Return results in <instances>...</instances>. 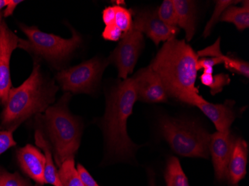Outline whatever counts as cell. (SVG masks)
<instances>
[{
  "label": "cell",
  "mask_w": 249,
  "mask_h": 186,
  "mask_svg": "<svg viewBox=\"0 0 249 186\" xmlns=\"http://www.w3.org/2000/svg\"><path fill=\"white\" fill-rule=\"evenodd\" d=\"M16 145V142L14 139L13 132L0 129V156Z\"/></svg>",
  "instance_id": "cell-27"
},
{
  "label": "cell",
  "mask_w": 249,
  "mask_h": 186,
  "mask_svg": "<svg viewBox=\"0 0 249 186\" xmlns=\"http://www.w3.org/2000/svg\"><path fill=\"white\" fill-rule=\"evenodd\" d=\"M249 147L242 138L235 139L231 156L228 166L227 178L229 186H238L246 177Z\"/></svg>",
  "instance_id": "cell-15"
},
{
  "label": "cell",
  "mask_w": 249,
  "mask_h": 186,
  "mask_svg": "<svg viewBox=\"0 0 249 186\" xmlns=\"http://www.w3.org/2000/svg\"><path fill=\"white\" fill-rule=\"evenodd\" d=\"M133 79L140 100L147 103H160L167 101V93L161 80L150 67L138 71Z\"/></svg>",
  "instance_id": "cell-12"
},
{
  "label": "cell",
  "mask_w": 249,
  "mask_h": 186,
  "mask_svg": "<svg viewBox=\"0 0 249 186\" xmlns=\"http://www.w3.org/2000/svg\"><path fill=\"white\" fill-rule=\"evenodd\" d=\"M143 46V34L132 25L123 34L120 43L110 56V62L117 67L120 78L127 79L132 73Z\"/></svg>",
  "instance_id": "cell-8"
},
{
  "label": "cell",
  "mask_w": 249,
  "mask_h": 186,
  "mask_svg": "<svg viewBox=\"0 0 249 186\" xmlns=\"http://www.w3.org/2000/svg\"><path fill=\"white\" fill-rule=\"evenodd\" d=\"M19 37L10 30L5 21L0 25V100L5 104L12 87L10 75L11 54L18 48Z\"/></svg>",
  "instance_id": "cell-9"
},
{
  "label": "cell",
  "mask_w": 249,
  "mask_h": 186,
  "mask_svg": "<svg viewBox=\"0 0 249 186\" xmlns=\"http://www.w3.org/2000/svg\"><path fill=\"white\" fill-rule=\"evenodd\" d=\"M233 102L226 101L224 103L216 104L204 100L197 103L198 107L205 116L213 123L219 132L230 131L232 123L234 121L235 115L233 110Z\"/></svg>",
  "instance_id": "cell-14"
},
{
  "label": "cell",
  "mask_w": 249,
  "mask_h": 186,
  "mask_svg": "<svg viewBox=\"0 0 249 186\" xmlns=\"http://www.w3.org/2000/svg\"><path fill=\"white\" fill-rule=\"evenodd\" d=\"M103 19L106 26L114 24L115 19V9L114 6H109L106 8L103 12Z\"/></svg>",
  "instance_id": "cell-31"
},
{
  "label": "cell",
  "mask_w": 249,
  "mask_h": 186,
  "mask_svg": "<svg viewBox=\"0 0 249 186\" xmlns=\"http://www.w3.org/2000/svg\"><path fill=\"white\" fill-rule=\"evenodd\" d=\"M107 64L93 58L58 72L56 79L64 92L91 93L96 89Z\"/></svg>",
  "instance_id": "cell-7"
},
{
  "label": "cell",
  "mask_w": 249,
  "mask_h": 186,
  "mask_svg": "<svg viewBox=\"0 0 249 186\" xmlns=\"http://www.w3.org/2000/svg\"><path fill=\"white\" fill-rule=\"evenodd\" d=\"M123 34V32L115 25L113 24L106 26L103 32V37L109 41H118L121 39Z\"/></svg>",
  "instance_id": "cell-29"
},
{
  "label": "cell",
  "mask_w": 249,
  "mask_h": 186,
  "mask_svg": "<svg viewBox=\"0 0 249 186\" xmlns=\"http://www.w3.org/2000/svg\"><path fill=\"white\" fill-rule=\"evenodd\" d=\"M158 17L168 26L178 27L177 15L173 0H164L157 11Z\"/></svg>",
  "instance_id": "cell-23"
},
{
  "label": "cell",
  "mask_w": 249,
  "mask_h": 186,
  "mask_svg": "<svg viewBox=\"0 0 249 186\" xmlns=\"http://www.w3.org/2000/svg\"><path fill=\"white\" fill-rule=\"evenodd\" d=\"M213 77V75L212 74L203 73L200 77V81H201L203 85L209 87L212 84Z\"/></svg>",
  "instance_id": "cell-33"
},
{
  "label": "cell",
  "mask_w": 249,
  "mask_h": 186,
  "mask_svg": "<svg viewBox=\"0 0 249 186\" xmlns=\"http://www.w3.org/2000/svg\"><path fill=\"white\" fill-rule=\"evenodd\" d=\"M58 172L62 186H84L75 168L74 159L64 161Z\"/></svg>",
  "instance_id": "cell-21"
},
{
  "label": "cell",
  "mask_w": 249,
  "mask_h": 186,
  "mask_svg": "<svg viewBox=\"0 0 249 186\" xmlns=\"http://www.w3.org/2000/svg\"><path fill=\"white\" fill-rule=\"evenodd\" d=\"M0 186H33L18 172L11 173L0 168Z\"/></svg>",
  "instance_id": "cell-25"
},
{
  "label": "cell",
  "mask_w": 249,
  "mask_h": 186,
  "mask_svg": "<svg viewBox=\"0 0 249 186\" xmlns=\"http://www.w3.org/2000/svg\"><path fill=\"white\" fill-rule=\"evenodd\" d=\"M2 16H3V13H2V11H0V25H1V22H2Z\"/></svg>",
  "instance_id": "cell-35"
},
{
  "label": "cell",
  "mask_w": 249,
  "mask_h": 186,
  "mask_svg": "<svg viewBox=\"0 0 249 186\" xmlns=\"http://www.w3.org/2000/svg\"><path fill=\"white\" fill-rule=\"evenodd\" d=\"M198 61L196 52L185 40L173 38L165 42L149 67L161 80L167 96L196 106L205 100L195 86Z\"/></svg>",
  "instance_id": "cell-1"
},
{
  "label": "cell",
  "mask_w": 249,
  "mask_h": 186,
  "mask_svg": "<svg viewBox=\"0 0 249 186\" xmlns=\"http://www.w3.org/2000/svg\"><path fill=\"white\" fill-rule=\"evenodd\" d=\"M17 157L23 173L40 186L45 184L44 172L46 156L32 145L19 148Z\"/></svg>",
  "instance_id": "cell-13"
},
{
  "label": "cell",
  "mask_w": 249,
  "mask_h": 186,
  "mask_svg": "<svg viewBox=\"0 0 249 186\" xmlns=\"http://www.w3.org/2000/svg\"><path fill=\"white\" fill-rule=\"evenodd\" d=\"M36 143L40 149L43 150L46 156V166H45L44 179L45 184L52 185L54 186H62L58 177V172L56 169L53 160L52 148L50 143L47 142L41 131H36Z\"/></svg>",
  "instance_id": "cell-18"
},
{
  "label": "cell",
  "mask_w": 249,
  "mask_h": 186,
  "mask_svg": "<svg viewBox=\"0 0 249 186\" xmlns=\"http://www.w3.org/2000/svg\"><path fill=\"white\" fill-rule=\"evenodd\" d=\"M76 169L84 186H99L96 180L92 177L91 174L82 165L78 164Z\"/></svg>",
  "instance_id": "cell-30"
},
{
  "label": "cell",
  "mask_w": 249,
  "mask_h": 186,
  "mask_svg": "<svg viewBox=\"0 0 249 186\" xmlns=\"http://www.w3.org/2000/svg\"><path fill=\"white\" fill-rule=\"evenodd\" d=\"M238 2L239 1H233V0H219V1H216V5H215L213 13L211 19L207 23L205 31H204V33H203V36H204L205 38H207L211 34L213 28L217 23L218 21H219L222 14L224 13V11L227 9L229 7L231 6L233 4L238 3Z\"/></svg>",
  "instance_id": "cell-22"
},
{
  "label": "cell",
  "mask_w": 249,
  "mask_h": 186,
  "mask_svg": "<svg viewBox=\"0 0 249 186\" xmlns=\"http://www.w3.org/2000/svg\"><path fill=\"white\" fill-rule=\"evenodd\" d=\"M20 2H22V0H19V1H18V0H10L9 3L5 7V11H4L3 12V16L5 17H8L13 15L15 8H17V6H18Z\"/></svg>",
  "instance_id": "cell-32"
},
{
  "label": "cell",
  "mask_w": 249,
  "mask_h": 186,
  "mask_svg": "<svg viewBox=\"0 0 249 186\" xmlns=\"http://www.w3.org/2000/svg\"><path fill=\"white\" fill-rule=\"evenodd\" d=\"M219 21L230 22L236 26L237 30L243 31L249 27V1H246L242 7H229L224 11Z\"/></svg>",
  "instance_id": "cell-19"
},
{
  "label": "cell",
  "mask_w": 249,
  "mask_h": 186,
  "mask_svg": "<svg viewBox=\"0 0 249 186\" xmlns=\"http://www.w3.org/2000/svg\"><path fill=\"white\" fill-rule=\"evenodd\" d=\"M133 26L141 33L145 34L156 46L160 42L176 38L179 33L178 27H172L160 20L157 11H142L137 14Z\"/></svg>",
  "instance_id": "cell-10"
},
{
  "label": "cell",
  "mask_w": 249,
  "mask_h": 186,
  "mask_svg": "<svg viewBox=\"0 0 249 186\" xmlns=\"http://www.w3.org/2000/svg\"><path fill=\"white\" fill-rule=\"evenodd\" d=\"M27 40L19 38L18 48L29 51L47 61L58 64L67 60L82 43V37L72 31V37L63 38L39 30L36 26L20 25Z\"/></svg>",
  "instance_id": "cell-6"
},
{
  "label": "cell",
  "mask_w": 249,
  "mask_h": 186,
  "mask_svg": "<svg viewBox=\"0 0 249 186\" xmlns=\"http://www.w3.org/2000/svg\"><path fill=\"white\" fill-rule=\"evenodd\" d=\"M222 59L219 57H212V58H203L198 60L197 63V70L204 68V73L213 74V67L219 64H222Z\"/></svg>",
  "instance_id": "cell-28"
},
{
  "label": "cell",
  "mask_w": 249,
  "mask_h": 186,
  "mask_svg": "<svg viewBox=\"0 0 249 186\" xmlns=\"http://www.w3.org/2000/svg\"><path fill=\"white\" fill-rule=\"evenodd\" d=\"M160 130L172 149L180 156L208 158L211 135L197 123L163 117Z\"/></svg>",
  "instance_id": "cell-5"
},
{
  "label": "cell",
  "mask_w": 249,
  "mask_h": 186,
  "mask_svg": "<svg viewBox=\"0 0 249 186\" xmlns=\"http://www.w3.org/2000/svg\"><path fill=\"white\" fill-rule=\"evenodd\" d=\"M115 9V19L114 25L121 31L125 33L131 29L132 26V14L131 10L122 7L121 5H114Z\"/></svg>",
  "instance_id": "cell-24"
},
{
  "label": "cell",
  "mask_w": 249,
  "mask_h": 186,
  "mask_svg": "<svg viewBox=\"0 0 249 186\" xmlns=\"http://www.w3.org/2000/svg\"><path fill=\"white\" fill-rule=\"evenodd\" d=\"M220 37H219L218 40L212 46H209L205 50L198 51L196 53L198 57H207V56L219 57V58L222 59V62L225 64V68H228L231 72H236V73L240 74V75L249 78V63L237 59V58H234V57L224 55L220 50Z\"/></svg>",
  "instance_id": "cell-17"
},
{
  "label": "cell",
  "mask_w": 249,
  "mask_h": 186,
  "mask_svg": "<svg viewBox=\"0 0 249 186\" xmlns=\"http://www.w3.org/2000/svg\"><path fill=\"white\" fill-rule=\"evenodd\" d=\"M151 186H155V185H154L153 183H152V185H151Z\"/></svg>",
  "instance_id": "cell-36"
},
{
  "label": "cell",
  "mask_w": 249,
  "mask_h": 186,
  "mask_svg": "<svg viewBox=\"0 0 249 186\" xmlns=\"http://www.w3.org/2000/svg\"><path fill=\"white\" fill-rule=\"evenodd\" d=\"M69 97L68 93L66 94L61 101L50 106L43 116L58 168L67 159H74L80 145L82 127L67 109L66 103Z\"/></svg>",
  "instance_id": "cell-4"
},
{
  "label": "cell",
  "mask_w": 249,
  "mask_h": 186,
  "mask_svg": "<svg viewBox=\"0 0 249 186\" xmlns=\"http://www.w3.org/2000/svg\"><path fill=\"white\" fill-rule=\"evenodd\" d=\"M166 186H190L180 162L176 157H170L165 172Z\"/></svg>",
  "instance_id": "cell-20"
},
{
  "label": "cell",
  "mask_w": 249,
  "mask_h": 186,
  "mask_svg": "<svg viewBox=\"0 0 249 186\" xmlns=\"http://www.w3.org/2000/svg\"><path fill=\"white\" fill-rule=\"evenodd\" d=\"M57 89L53 81L45 79L36 63L30 76L20 86L10 89L1 115L0 129L14 132L34 115L46 111L54 102Z\"/></svg>",
  "instance_id": "cell-2"
},
{
  "label": "cell",
  "mask_w": 249,
  "mask_h": 186,
  "mask_svg": "<svg viewBox=\"0 0 249 186\" xmlns=\"http://www.w3.org/2000/svg\"><path fill=\"white\" fill-rule=\"evenodd\" d=\"M176 15L178 26L185 31L187 41L194 37L196 29V8L194 1L190 0H173Z\"/></svg>",
  "instance_id": "cell-16"
},
{
  "label": "cell",
  "mask_w": 249,
  "mask_h": 186,
  "mask_svg": "<svg viewBox=\"0 0 249 186\" xmlns=\"http://www.w3.org/2000/svg\"><path fill=\"white\" fill-rule=\"evenodd\" d=\"M0 103H1V100H0Z\"/></svg>",
  "instance_id": "cell-37"
},
{
  "label": "cell",
  "mask_w": 249,
  "mask_h": 186,
  "mask_svg": "<svg viewBox=\"0 0 249 186\" xmlns=\"http://www.w3.org/2000/svg\"><path fill=\"white\" fill-rule=\"evenodd\" d=\"M235 138L230 131L214 133L211 135L209 152L216 180L224 181L227 178L228 166L231 156Z\"/></svg>",
  "instance_id": "cell-11"
},
{
  "label": "cell",
  "mask_w": 249,
  "mask_h": 186,
  "mask_svg": "<svg viewBox=\"0 0 249 186\" xmlns=\"http://www.w3.org/2000/svg\"><path fill=\"white\" fill-rule=\"evenodd\" d=\"M10 2V0H0V11L2 8L6 7Z\"/></svg>",
  "instance_id": "cell-34"
},
{
  "label": "cell",
  "mask_w": 249,
  "mask_h": 186,
  "mask_svg": "<svg viewBox=\"0 0 249 186\" xmlns=\"http://www.w3.org/2000/svg\"><path fill=\"white\" fill-rule=\"evenodd\" d=\"M138 93L133 78L119 84L110 93L103 120L109 153L118 158L131 157L138 146L127 132V121L132 114Z\"/></svg>",
  "instance_id": "cell-3"
},
{
  "label": "cell",
  "mask_w": 249,
  "mask_h": 186,
  "mask_svg": "<svg viewBox=\"0 0 249 186\" xmlns=\"http://www.w3.org/2000/svg\"></svg>",
  "instance_id": "cell-38"
},
{
  "label": "cell",
  "mask_w": 249,
  "mask_h": 186,
  "mask_svg": "<svg viewBox=\"0 0 249 186\" xmlns=\"http://www.w3.org/2000/svg\"><path fill=\"white\" fill-rule=\"evenodd\" d=\"M230 78L227 74L220 73L213 77L212 84L209 86L211 88V93L214 95L222 92L224 86L229 85L230 83Z\"/></svg>",
  "instance_id": "cell-26"
}]
</instances>
